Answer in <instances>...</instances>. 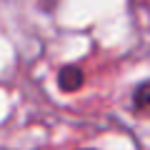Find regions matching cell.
<instances>
[{"label":"cell","mask_w":150,"mask_h":150,"mask_svg":"<svg viewBox=\"0 0 150 150\" xmlns=\"http://www.w3.org/2000/svg\"><path fill=\"white\" fill-rule=\"evenodd\" d=\"M83 80H85V75H83V70L78 68V65H65L58 73V85L63 88L65 93H75L83 85Z\"/></svg>","instance_id":"1"},{"label":"cell","mask_w":150,"mask_h":150,"mask_svg":"<svg viewBox=\"0 0 150 150\" xmlns=\"http://www.w3.org/2000/svg\"><path fill=\"white\" fill-rule=\"evenodd\" d=\"M133 105L138 108V110L150 108V80L140 83V85L135 88V93H133Z\"/></svg>","instance_id":"2"}]
</instances>
